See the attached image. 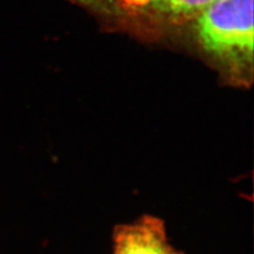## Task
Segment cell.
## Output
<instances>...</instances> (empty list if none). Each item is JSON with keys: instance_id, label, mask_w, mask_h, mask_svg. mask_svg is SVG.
Returning <instances> with one entry per match:
<instances>
[{"instance_id": "cell-1", "label": "cell", "mask_w": 254, "mask_h": 254, "mask_svg": "<svg viewBox=\"0 0 254 254\" xmlns=\"http://www.w3.org/2000/svg\"><path fill=\"white\" fill-rule=\"evenodd\" d=\"M197 34L211 54L224 59L253 57V0H213L197 15Z\"/></svg>"}, {"instance_id": "cell-3", "label": "cell", "mask_w": 254, "mask_h": 254, "mask_svg": "<svg viewBox=\"0 0 254 254\" xmlns=\"http://www.w3.org/2000/svg\"><path fill=\"white\" fill-rule=\"evenodd\" d=\"M213 0H123L136 11L171 19L197 16Z\"/></svg>"}, {"instance_id": "cell-2", "label": "cell", "mask_w": 254, "mask_h": 254, "mask_svg": "<svg viewBox=\"0 0 254 254\" xmlns=\"http://www.w3.org/2000/svg\"><path fill=\"white\" fill-rule=\"evenodd\" d=\"M111 254H185L170 243L163 219L141 215L113 230Z\"/></svg>"}, {"instance_id": "cell-4", "label": "cell", "mask_w": 254, "mask_h": 254, "mask_svg": "<svg viewBox=\"0 0 254 254\" xmlns=\"http://www.w3.org/2000/svg\"><path fill=\"white\" fill-rule=\"evenodd\" d=\"M78 1H82L84 3H97L100 0H78Z\"/></svg>"}]
</instances>
